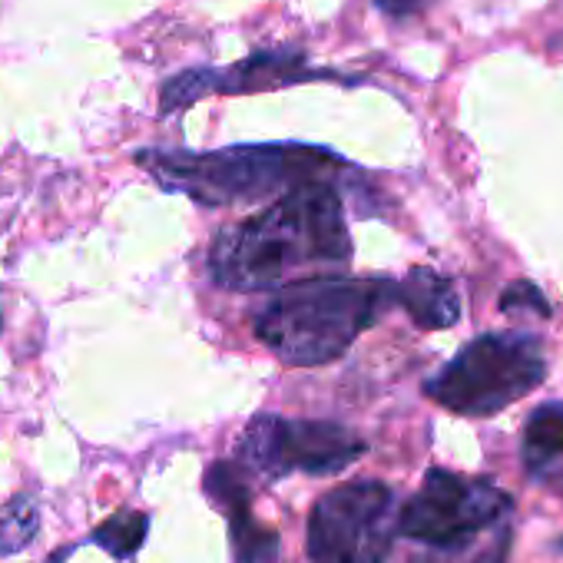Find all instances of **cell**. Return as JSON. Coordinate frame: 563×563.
<instances>
[{"label": "cell", "mask_w": 563, "mask_h": 563, "mask_svg": "<svg viewBox=\"0 0 563 563\" xmlns=\"http://www.w3.org/2000/svg\"><path fill=\"white\" fill-rule=\"evenodd\" d=\"M507 550H510V523L494 530L490 537L477 540L474 547L454 550V553H418L411 563H507Z\"/></svg>", "instance_id": "14"}, {"label": "cell", "mask_w": 563, "mask_h": 563, "mask_svg": "<svg viewBox=\"0 0 563 563\" xmlns=\"http://www.w3.org/2000/svg\"><path fill=\"white\" fill-rule=\"evenodd\" d=\"M500 309L504 312H510V316H520V312H537L540 319H547L550 316V306H547V299H543V292L533 286V282H514L510 289H504V296H500Z\"/></svg>", "instance_id": "15"}, {"label": "cell", "mask_w": 563, "mask_h": 563, "mask_svg": "<svg viewBox=\"0 0 563 563\" xmlns=\"http://www.w3.org/2000/svg\"><path fill=\"white\" fill-rule=\"evenodd\" d=\"M398 497L388 484L362 477L332 487L309 517L312 563H385L398 537Z\"/></svg>", "instance_id": "6"}, {"label": "cell", "mask_w": 563, "mask_h": 563, "mask_svg": "<svg viewBox=\"0 0 563 563\" xmlns=\"http://www.w3.org/2000/svg\"><path fill=\"white\" fill-rule=\"evenodd\" d=\"M547 375L540 339L527 332H490L467 342L428 385L424 395L444 411L487 418L527 398Z\"/></svg>", "instance_id": "4"}, {"label": "cell", "mask_w": 563, "mask_h": 563, "mask_svg": "<svg viewBox=\"0 0 563 563\" xmlns=\"http://www.w3.org/2000/svg\"><path fill=\"white\" fill-rule=\"evenodd\" d=\"M368 451V441L345 424L332 421H292L278 415H258L235 441V461L265 481L289 474L329 477L355 464Z\"/></svg>", "instance_id": "7"}, {"label": "cell", "mask_w": 563, "mask_h": 563, "mask_svg": "<svg viewBox=\"0 0 563 563\" xmlns=\"http://www.w3.org/2000/svg\"><path fill=\"white\" fill-rule=\"evenodd\" d=\"M166 192H183L199 206H239L286 196L309 183H335L349 163L322 146L255 143L212 153L140 150L133 156Z\"/></svg>", "instance_id": "2"}, {"label": "cell", "mask_w": 563, "mask_h": 563, "mask_svg": "<svg viewBox=\"0 0 563 563\" xmlns=\"http://www.w3.org/2000/svg\"><path fill=\"white\" fill-rule=\"evenodd\" d=\"M510 507V494L494 481L434 467L424 474L421 490L401 507L398 533L424 543L431 553H454L507 527Z\"/></svg>", "instance_id": "5"}, {"label": "cell", "mask_w": 563, "mask_h": 563, "mask_svg": "<svg viewBox=\"0 0 563 563\" xmlns=\"http://www.w3.org/2000/svg\"><path fill=\"white\" fill-rule=\"evenodd\" d=\"M523 464L540 484L563 494V401L540 405L523 424Z\"/></svg>", "instance_id": "11"}, {"label": "cell", "mask_w": 563, "mask_h": 563, "mask_svg": "<svg viewBox=\"0 0 563 563\" xmlns=\"http://www.w3.org/2000/svg\"><path fill=\"white\" fill-rule=\"evenodd\" d=\"M41 530V507L34 494H18L0 507V556L21 553Z\"/></svg>", "instance_id": "12"}, {"label": "cell", "mask_w": 563, "mask_h": 563, "mask_svg": "<svg viewBox=\"0 0 563 563\" xmlns=\"http://www.w3.org/2000/svg\"><path fill=\"white\" fill-rule=\"evenodd\" d=\"M206 497L225 514L235 563H278V533L255 520L252 494L239 461H216L206 471Z\"/></svg>", "instance_id": "9"}, {"label": "cell", "mask_w": 563, "mask_h": 563, "mask_svg": "<svg viewBox=\"0 0 563 563\" xmlns=\"http://www.w3.org/2000/svg\"><path fill=\"white\" fill-rule=\"evenodd\" d=\"M146 530H150V517H146V514H140V510H120V514L107 517V520L90 533V540H93L97 547H103L113 560H130V556H136V550L143 547Z\"/></svg>", "instance_id": "13"}, {"label": "cell", "mask_w": 563, "mask_h": 563, "mask_svg": "<svg viewBox=\"0 0 563 563\" xmlns=\"http://www.w3.org/2000/svg\"><path fill=\"white\" fill-rule=\"evenodd\" d=\"M0 329H4V316H0Z\"/></svg>", "instance_id": "17"}, {"label": "cell", "mask_w": 563, "mask_h": 563, "mask_svg": "<svg viewBox=\"0 0 563 563\" xmlns=\"http://www.w3.org/2000/svg\"><path fill=\"white\" fill-rule=\"evenodd\" d=\"M391 306L398 282L388 278H309L278 289L255 312V339L286 365L316 368L335 362Z\"/></svg>", "instance_id": "3"}, {"label": "cell", "mask_w": 563, "mask_h": 563, "mask_svg": "<svg viewBox=\"0 0 563 563\" xmlns=\"http://www.w3.org/2000/svg\"><path fill=\"white\" fill-rule=\"evenodd\" d=\"M352 262V235L335 183H309L258 216L225 225L209 249V275L232 292H272L339 275Z\"/></svg>", "instance_id": "1"}, {"label": "cell", "mask_w": 563, "mask_h": 563, "mask_svg": "<svg viewBox=\"0 0 563 563\" xmlns=\"http://www.w3.org/2000/svg\"><path fill=\"white\" fill-rule=\"evenodd\" d=\"M434 0H375V8L388 18H415L421 11H428Z\"/></svg>", "instance_id": "16"}, {"label": "cell", "mask_w": 563, "mask_h": 563, "mask_svg": "<svg viewBox=\"0 0 563 563\" xmlns=\"http://www.w3.org/2000/svg\"><path fill=\"white\" fill-rule=\"evenodd\" d=\"M398 306L411 316L415 325L434 332L451 329L461 319V296L454 289V282L424 265H415L398 282Z\"/></svg>", "instance_id": "10"}, {"label": "cell", "mask_w": 563, "mask_h": 563, "mask_svg": "<svg viewBox=\"0 0 563 563\" xmlns=\"http://www.w3.org/2000/svg\"><path fill=\"white\" fill-rule=\"evenodd\" d=\"M309 80H339L332 70H319L309 64V57L299 47H275V51H255L245 60L232 67H192L176 77H169L159 90V110L176 113L209 93H265V90H282L292 84H309Z\"/></svg>", "instance_id": "8"}]
</instances>
